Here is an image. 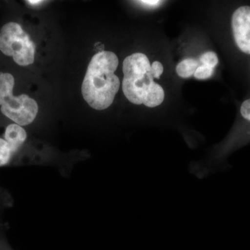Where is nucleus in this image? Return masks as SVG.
Returning a JSON list of instances; mask_svg holds the SVG:
<instances>
[{
  "label": "nucleus",
  "instance_id": "f3484780",
  "mask_svg": "<svg viewBox=\"0 0 250 250\" xmlns=\"http://www.w3.org/2000/svg\"><path fill=\"white\" fill-rule=\"evenodd\" d=\"M28 4H30L31 6H38V5L42 4L43 2V1H38V0H29V1H27Z\"/></svg>",
  "mask_w": 250,
  "mask_h": 250
},
{
  "label": "nucleus",
  "instance_id": "1a4fd4ad",
  "mask_svg": "<svg viewBox=\"0 0 250 250\" xmlns=\"http://www.w3.org/2000/svg\"><path fill=\"white\" fill-rule=\"evenodd\" d=\"M13 166V154L8 143L0 137V167Z\"/></svg>",
  "mask_w": 250,
  "mask_h": 250
},
{
  "label": "nucleus",
  "instance_id": "423d86ee",
  "mask_svg": "<svg viewBox=\"0 0 250 250\" xmlns=\"http://www.w3.org/2000/svg\"><path fill=\"white\" fill-rule=\"evenodd\" d=\"M26 130L15 123L8 125L5 128L4 138L9 144L13 154V166L18 165V154L21 153L27 141Z\"/></svg>",
  "mask_w": 250,
  "mask_h": 250
},
{
  "label": "nucleus",
  "instance_id": "6e6552de",
  "mask_svg": "<svg viewBox=\"0 0 250 250\" xmlns=\"http://www.w3.org/2000/svg\"><path fill=\"white\" fill-rule=\"evenodd\" d=\"M200 65V62L195 59H186L177 65L176 71L179 77L185 79L189 78L194 76V74Z\"/></svg>",
  "mask_w": 250,
  "mask_h": 250
},
{
  "label": "nucleus",
  "instance_id": "2eb2a0df",
  "mask_svg": "<svg viewBox=\"0 0 250 250\" xmlns=\"http://www.w3.org/2000/svg\"><path fill=\"white\" fill-rule=\"evenodd\" d=\"M241 113L242 116L250 122V99L247 100L244 103L242 104L241 107Z\"/></svg>",
  "mask_w": 250,
  "mask_h": 250
},
{
  "label": "nucleus",
  "instance_id": "39448f33",
  "mask_svg": "<svg viewBox=\"0 0 250 250\" xmlns=\"http://www.w3.org/2000/svg\"><path fill=\"white\" fill-rule=\"evenodd\" d=\"M231 26L238 48L244 53L250 54V6H241L235 11Z\"/></svg>",
  "mask_w": 250,
  "mask_h": 250
},
{
  "label": "nucleus",
  "instance_id": "4468645a",
  "mask_svg": "<svg viewBox=\"0 0 250 250\" xmlns=\"http://www.w3.org/2000/svg\"><path fill=\"white\" fill-rule=\"evenodd\" d=\"M164 72V66L163 64L159 62H154L151 65V73L154 79L160 78L161 75Z\"/></svg>",
  "mask_w": 250,
  "mask_h": 250
},
{
  "label": "nucleus",
  "instance_id": "f03ea898",
  "mask_svg": "<svg viewBox=\"0 0 250 250\" xmlns=\"http://www.w3.org/2000/svg\"><path fill=\"white\" fill-rule=\"evenodd\" d=\"M15 79L11 74L0 73V111L4 116L20 126H27L35 120L39 106L27 95L14 96Z\"/></svg>",
  "mask_w": 250,
  "mask_h": 250
},
{
  "label": "nucleus",
  "instance_id": "9b49d317",
  "mask_svg": "<svg viewBox=\"0 0 250 250\" xmlns=\"http://www.w3.org/2000/svg\"><path fill=\"white\" fill-rule=\"evenodd\" d=\"M214 69L210 68L204 65H200L194 74V77L199 80H205L210 78L213 75Z\"/></svg>",
  "mask_w": 250,
  "mask_h": 250
},
{
  "label": "nucleus",
  "instance_id": "f257e3e1",
  "mask_svg": "<svg viewBox=\"0 0 250 250\" xmlns=\"http://www.w3.org/2000/svg\"><path fill=\"white\" fill-rule=\"evenodd\" d=\"M118 57L111 52H100L90 61L82 83L85 102L96 110L106 109L112 104L121 86L114 72L118 66Z\"/></svg>",
  "mask_w": 250,
  "mask_h": 250
},
{
  "label": "nucleus",
  "instance_id": "20e7f679",
  "mask_svg": "<svg viewBox=\"0 0 250 250\" xmlns=\"http://www.w3.org/2000/svg\"><path fill=\"white\" fill-rule=\"evenodd\" d=\"M36 47L18 23L10 22L0 29V51L11 57L18 65L27 66L34 62Z\"/></svg>",
  "mask_w": 250,
  "mask_h": 250
},
{
  "label": "nucleus",
  "instance_id": "0eeeda50",
  "mask_svg": "<svg viewBox=\"0 0 250 250\" xmlns=\"http://www.w3.org/2000/svg\"><path fill=\"white\" fill-rule=\"evenodd\" d=\"M165 98V92L161 85L153 82L145 98L143 104L147 107L154 108L159 106Z\"/></svg>",
  "mask_w": 250,
  "mask_h": 250
},
{
  "label": "nucleus",
  "instance_id": "dca6fc26",
  "mask_svg": "<svg viewBox=\"0 0 250 250\" xmlns=\"http://www.w3.org/2000/svg\"><path fill=\"white\" fill-rule=\"evenodd\" d=\"M140 3H141V4H143L145 5H149V6H155V5H157L159 4H160L161 1H140Z\"/></svg>",
  "mask_w": 250,
  "mask_h": 250
},
{
  "label": "nucleus",
  "instance_id": "f8f14e48",
  "mask_svg": "<svg viewBox=\"0 0 250 250\" xmlns=\"http://www.w3.org/2000/svg\"><path fill=\"white\" fill-rule=\"evenodd\" d=\"M6 231V225L4 224L0 225V250H14L8 241Z\"/></svg>",
  "mask_w": 250,
  "mask_h": 250
},
{
  "label": "nucleus",
  "instance_id": "9d476101",
  "mask_svg": "<svg viewBox=\"0 0 250 250\" xmlns=\"http://www.w3.org/2000/svg\"><path fill=\"white\" fill-rule=\"evenodd\" d=\"M200 62L202 65L214 69L218 63V56L213 52H205L200 57Z\"/></svg>",
  "mask_w": 250,
  "mask_h": 250
},
{
  "label": "nucleus",
  "instance_id": "ddd939ff",
  "mask_svg": "<svg viewBox=\"0 0 250 250\" xmlns=\"http://www.w3.org/2000/svg\"><path fill=\"white\" fill-rule=\"evenodd\" d=\"M11 201V197L9 192L5 191L4 190H0V215L5 208L11 207L12 204Z\"/></svg>",
  "mask_w": 250,
  "mask_h": 250
},
{
  "label": "nucleus",
  "instance_id": "7ed1b4c3",
  "mask_svg": "<svg viewBox=\"0 0 250 250\" xmlns=\"http://www.w3.org/2000/svg\"><path fill=\"white\" fill-rule=\"evenodd\" d=\"M123 91L129 102L142 104L149 87L154 82L151 65L146 54L135 53L123 62Z\"/></svg>",
  "mask_w": 250,
  "mask_h": 250
}]
</instances>
